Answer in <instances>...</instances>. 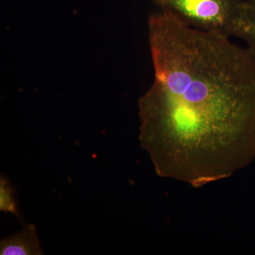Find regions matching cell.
I'll return each mask as SVG.
<instances>
[{
  "label": "cell",
  "mask_w": 255,
  "mask_h": 255,
  "mask_svg": "<svg viewBox=\"0 0 255 255\" xmlns=\"http://www.w3.org/2000/svg\"><path fill=\"white\" fill-rule=\"evenodd\" d=\"M155 79L138 101L139 141L159 177L201 188L255 157V57L231 38L151 14Z\"/></svg>",
  "instance_id": "1"
},
{
  "label": "cell",
  "mask_w": 255,
  "mask_h": 255,
  "mask_svg": "<svg viewBox=\"0 0 255 255\" xmlns=\"http://www.w3.org/2000/svg\"><path fill=\"white\" fill-rule=\"evenodd\" d=\"M166 14L195 29L241 38L246 0H152Z\"/></svg>",
  "instance_id": "2"
},
{
  "label": "cell",
  "mask_w": 255,
  "mask_h": 255,
  "mask_svg": "<svg viewBox=\"0 0 255 255\" xmlns=\"http://www.w3.org/2000/svg\"><path fill=\"white\" fill-rule=\"evenodd\" d=\"M1 255H43L36 226L29 224L22 231L0 242Z\"/></svg>",
  "instance_id": "3"
},
{
  "label": "cell",
  "mask_w": 255,
  "mask_h": 255,
  "mask_svg": "<svg viewBox=\"0 0 255 255\" xmlns=\"http://www.w3.org/2000/svg\"><path fill=\"white\" fill-rule=\"evenodd\" d=\"M241 38L255 57V0H246V18Z\"/></svg>",
  "instance_id": "4"
},
{
  "label": "cell",
  "mask_w": 255,
  "mask_h": 255,
  "mask_svg": "<svg viewBox=\"0 0 255 255\" xmlns=\"http://www.w3.org/2000/svg\"><path fill=\"white\" fill-rule=\"evenodd\" d=\"M0 211L18 216L14 189L9 181L2 175L0 179Z\"/></svg>",
  "instance_id": "5"
}]
</instances>
